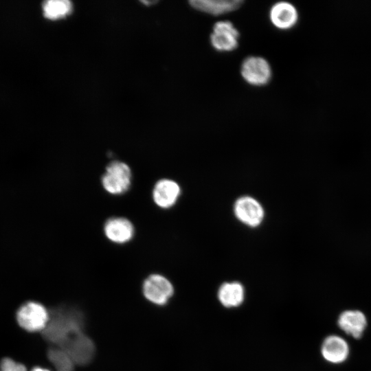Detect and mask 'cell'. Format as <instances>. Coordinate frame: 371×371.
Segmentation results:
<instances>
[{
    "mask_svg": "<svg viewBox=\"0 0 371 371\" xmlns=\"http://www.w3.org/2000/svg\"><path fill=\"white\" fill-rule=\"evenodd\" d=\"M31 371H49V370L43 368L36 367V368H34Z\"/></svg>",
    "mask_w": 371,
    "mask_h": 371,
    "instance_id": "obj_19",
    "label": "cell"
},
{
    "mask_svg": "<svg viewBox=\"0 0 371 371\" xmlns=\"http://www.w3.org/2000/svg\"><path fill=\"white\" fill-rule=\"evenodd\" d=\"M80 319L72 313H54L42 331L45 339L61 346L72 335L80 333Z\"/></svg>",
    "mask_w": 371,
    "mask_h": 371,
    "instance_id": "obj_1",
    "label": "cell"
},
{
    "mask_svg": "<svg viewBox=\"0 0 371 371\" xmlns=\"http://www.w3.org/2000/svg\"><path fill=\"white\" fill-rule=\"evenodd\" d=\"M235 216L243 223L250 226L259 225L264 218V210L260 203L251 196H243L234 203Z\"/></svg>",
    "mask_w": 371,
    "mask_h": 371,
    "instance_id": "obj_8",
    "label": "cell"
},
{
    "mask_svg": "<svg viewBox=\"0 0 371 371\" xmlns=\"http://www.w3.org/2000/svg\"><path fill=\"white\" fill-rule=\"evenodd\" d=\"M47 357L55 371H73L74 362L69 354L61 347L56 346L49 349Z\"/></svg>",
    "mask_w": 371,
    "mask_h": 371,
    "instance_id": "obj_17",
    "label": "cell"
},
{
    "mask_svg": "<svg viewBox=\"0 0 371 371\" xmlns=\"http://www.w3.org/2000/svg\"><path fill=\"white\" fill-rule=\"evenodd\" d=\"M0 371H27V368L23 364L6 357L0 362Z\"/></svg>",
    "mask_w": 371,
    "mask_h": 371,
    "instance_id": "obj_18",
    "label": "cell"
},
{
    "mask_svg": "<svg viewBox=\"0 0 371 371\" xmlns=\"http://www.w3.org/2000/svg\"><path fill=\"white\" fill-rule=\"evenodd\" d=\"M180 192V187L177 183L164 179L156 183L153 190V198L159 207L168 208L176 203Z\"/></svg>",
    "mask_w": 371,
    "mask_h": 371,
    "instance_id": "obj_10",
    "label": "cell"
},
{
    "mask_svg": "<svg viewBox=\"0 0 371 371\" xmlns=\"http://www.w3.org/2000/svg\"><path fill=\"white\" fill-rule=\"evenodd\" d=\"M194 9L208 14L218 16L234 12L238 9L241 0H192L189 1Z\"/></svg>",
    "mask_w": 371,
    "mask_h": 371,
    "instance_id": "obj_12",
    "label": "cell"
},
{
    "mask_svg": "<svg viewBox=\"0 0 371 371\" xmlns=\"http://www.w3.org/2000/svg\"><path fill=\"white\" fill-rule=\"evenodd\" d=\"M321 352L327 361L340 363L348 358L349 346L342 337L335 335H329L322 342Z\"/></svg>",
    "mask_w": 371,
    "mask_h": 371,
    "instance_id": "obj_11",
    "label": "cell"
},
{
    "mask_svg": "<svg viewBox=\"0 0 371 371\" xmlns=\"http://www.w3.org/2000/svg\"><path fill=\"white\" fill-rule=\"evenodd\" d=\"M240 74L244 80L250 85L262 87L270 82L272 69L265 58L251 56L243 61Z\"/></svg>",
    "mask_w": 371,
    "mask_h": 371,
    "instance_id": "obj_4",
    "label": "cell"
},
{
    "mask_svg": "<svg viewBox=\"0 0 371 371\" xmlns=\"http://www.w3.org/2000/svg\"><path fill=\"white\" fill-rule=\"evenodd\" d=\"M239 32L229 21H217L212 27L210 41L214 49L221 52L236 49L238 45Z\"/></svg>",
    "mask_w": 371,
    "mask_h": 371,
    "instance_id": "obj_5",
    "label": "cell"
},
{
    "mask_svg": "<svg viewBox=\"0 0 371 371\" xmlns=\"http://www.w3.org/2000/svg\"><path fill=\"white\" fill-rule=\"evenodd\" d=\"M131 172L129 166L122 161L109 164L102 178L104 188L113 194H120L127 191L131 186Z\"/></svg>",
    "mask_w": 371,
    "mask_h": 371,
    "instance_id": "obj_3",
    "label": "cell"
},
{
    "mask_svg": "<svg viewBox=\"0 0 371 371\" xmlns=\"http://www.w3.org/2000/svg\"><path fill=\"white\" fill-rule=\"evenodd\" d=\"M142 2H143L144 3H148L149 1H142ZM150 3H156V1H151Z\"/></svg>",
    "mask_w": 371,
    "mask_h": 371,
    "instance_id": "obj_20",
    "label": "cell"
},
{
    "mask_svg": "<svg viewBox=\"0 0 371 371\" xmlns=\"http://www.w3.org/2000/svg\"><path fill=\"white\" fill-rule=\"evenodd\" d=\"M298 12L292 3L279 1L273 4L269 10V19L276 28L287 30L293 28L297 23Z\"/></svg>",
    "mask_w": 371,
    "mask_h": 371,
    "instance_id": "obj_9",
    "label": "cell"
},
{
    "mask_svg": "<svg viewBox=\"0 0 371 371\" xmlns=\"http://www.w3.org/2000/svg\"><path fill=\"white\" fill-rule=\"evenodd\" d=\"M45 17L56 20L68 16L73 10V5L68 0H49L43 4Z\"/></svg>",
    "mask_w": 371,
    "mask_h": 371,
    "instance_id": "obj_16",
    "label": "cell"
},
{
    "mask_svg": "<svg viewBox=\"0 0 371 371\" xmlns=\"http://www.w3.org/2000/svg\"><path fill=\"white\" fill-rule=\"evenodd\" d=\"M16 318L18 324L27 331H43L49 322V313L41 304L27 302L19 308Z\"/></svg>",
    "mask_w": 371,
    "mask_h": 371,
    "instance_id": "obj_2",
    "label": "cell"
},
{
    "mask_svg": "<svg viewBox=\"0 0 371 371\" xmlns=\"http://www.w3.org/2000/svg\"><path fill=\"white\" fill-rule=\"evenodd\" d=\"M170 282L159 274L150 275L143 284V293L150 302L159 305L166 304L173 294Z\"/></svg>",
    "mask_w": 371,
    "mask_h": 371,
    "instance_id": "obj_7",
    "label": "cell"
},
{
    "mask_svg": "<svg viewBox=\"0 0 371 371\" xmlns=\"http://www.w3.org/2000/svg\"><path fill=\"white\" fill-rule=\"evenodd\" d=\"M60 347L69 354L74 363L80 365L89 363L95 351L92 341L82 332L72 335Z\"/></svg>",
    "mask_w": 371,
    "mask_h": 371,
    "instance_id": "obj_6",
    "label": "cell"
},
{
    "mask_svg": "<svg viewBox=\"0 0 371 371\" xmlns=\"http://www.w3.org/2000/svg\"><path fill=\"white\" fill-rule=\"evenodd\" d=\"M337 324L346 334L359 339L366 329L367 319L365 315L360 311L348 310L339 315Z\"/></svg>",
    "mask_w": 371,
    "mask_h": 371,
    "instance_id": "obj_14",
    "label": "cell"
},
{
    "mask_svg": "<svg viewBox=\"0 0 371 371\" xmlns=\"http://www.w3.org/2000/svg\"><path fill=\"white\" fill-rule=\"evenodd\" d=\"M106 236L112 242L124 243L133 236L134 227L128 219L123 217H115L109 219L104 227Z\"/></svg>",
    "mask_w": 371,
    "mask_h": 371,
    "instance_id": "obj_13",
    "label": "cell"
},
{
    "mask_svg": "<svg viewBox=\"0 0 371 371\" xmlns=\"http://www.w3.org/2000/svg\"><path fill=\"white\" fill-rule=\"evenodd\" d=\"M218 297L225 307L238 306L244 300V287L238 282H225L220 286Z\"/></svg>",
    "mask_w": 371,
    "mask_h": 371,
    "instance_id": "obj_15",
    "label": "cell"
}]
</instances>
